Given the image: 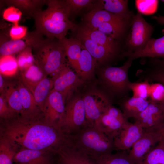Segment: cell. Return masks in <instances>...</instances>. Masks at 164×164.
<instances>
[{
    "instance_id": "6da1fadb",
    "label": "cell",
    "mask_w": 164,
    "mask_h": 164,
    "mask_svg": "<svg viewBox=\"0 0 164 164\" xmlns=\"http://www.w3.org/2000/svg\"><path fill=\"white\" fill-rule=\"evenodd\" d=\"M0 136L17 148L47 151L56 155L59 150L72 143L71 136L57 125L46 122L44 117L26 118L20 115L1 120Z\"/></svg>"
},
{
    "instance_id": "7a4b0ae2",
    "label": "cell",
    "mask_w": 164,
    "mask_h": 164,
    "mask_svg": "<svg viewBox=\"0 0 164 164\" xmlns=\"http://www.w3.org/2000/svg\"><path fill=\"white\" fill-rule=\"evenodd\" d=\"M46 9L32 16L36 30L47 38L61 40L70 30L74 31L77 25L69 19V8L66 0H48Z\"/></svg>"
},
{
    "instance_id": "3957f363",
    "label": "cell",
    "mask_w": 164,
    "mask_h": 164,
    "mask_svg": "<svg viewBox=\"0 0 164 164\" xmlns=\"http://www.w3.org/2000/svg\"><path fill=\"white\" fill-rule=\"evenodd\" d=\"M71 136L73 144L92 159L114 150L113 138L94 125L86 126Z\"/></svg>"
},
{
    "instance_id": "277c9868",
    "label": "cell",
    "mask_w": 164,
    "mask_h": 164,
    "mask_svg": "<svg viewBox=\"0 0 164 164\" xmlns=\"http://www.w3.org/2000/svg\"><path fill=\"white\" fill-rule=\"evenodd\" d=\"M32 50L35 63L47 76L53 77L66 65L64 50L59 39H43Z\"/></svg>"
},
{
    "instance_id": "5b68a950",
    "label": "cell",
    "mask_w": 164,
    "mask_h": 164,
    "mask_svg": "<svg viewBox=\"0 0 164 164\" xmlns=\"http://www.w3.org/2000/svg\"><path fill=\"white\" fill-rule=\"evenodd\" d=\"M133 60L128 58L120 67L105 66L100 69L99 78L104 88L110 95L123 98L130 90L128 74Z\"/></svg>"
},
{
    "instance_id": "8992f818",
    "label": "cell",
    "mask_w": 164,
    "mask_h": 164,
    "mask_svg": "<svg viewBox=\"0 0 164 164\" xmlns=\"http://www.w3.org/2000/svg\"><path fill=\"white\" fill-rule=\"evenodd\" d=\"M58 125L64 132L70 136L88 125L82 96L76 95L66 101Z\"/></svg>"
},
{
    "instance_id": "52a82bcc",
    "label": "cell",
    "mask_w": 164,
    "mask_h": 164,
    "mask_svg": "<svg viewBox=\"0 0 164 164\" xmlns=\"http://www.w3.org/2000/svg\"><path fill=\"white\" fill-rule=\"evenodd\" d=\"M153 28L138 12L134 15L128 32L125 38V46L128 53L136 52L143 49L151 39Z\"/></svg>"
},
{
    "instance_id": "ba28073f",
    "label": "cell",
    "mask_w": 164,
    "mask_h": 164,
    "mask_svg": "<svg viewBox=\"0 0 164 164\" xmlns=\"http://www.w3.org/2000/svg\"><path fill=\"white\" fill-rule=\"evenodd\" d=\"M88 125H94L109 105L111 100L107 94L100 90L92 89L82 96Z\"/></svg>"
},
{
    "instance_id": "9c48e42d",
    "label": "cell",
    "mask_w": 164,
    "mask_h": 164,
    "mask_svg": "<svg viewBox=\"0 0 164 164\" xmlns=\"http://www.w3.org/2000/svg\"><path fill=\"white\" fill-rule=\"evenodd\" d=\"M53 89L60 93L65 103L72 93L84 81L66 64L51 78Z\"/></svg>"
},
{
    "instance_id": "30bf717a",
    "label": "cell",
    "mask_w": 164,
    "mask_h": 164,
    "mask_svg": "<svg viewBox=\"0 0 164 164\" xmlns=\"http://www.w3.org/2000/svg\"><path fill=\"white\" fill-rule=\"evenodd\" d=\"M160 141L159 134L155 128H143V133L128 154L135 164H139Z\"/></svg>"
},
{
    "instance_id": "8fae6325",
    "label": "cell",
    "mask_w": 164,
    "mask_h": 164,
    "mask_svg": "<svg viewBox=\"0 0 164 164\" xmlns=\"http://www.w3.org/2000/svg\"><path fill=\"white\" fill-rule=\"evenodd\" d=\"M143 132L140 124L128 122L114 136V150L126 151L131 148Z\"/></svg>"
},
{
    "instance_id": "7c38bea8",
    "label": "cell",
    "mask_w": 164,
    "mask_h": 164,
    "mask_svg": "<svg viewBox=\"0 0 164 164\" xmlns=\"http://www.w3.org/2000/svg\"><path fill=\"white\" fill-rule=\"evenodd\" d=\"M43 35L36 30L28 32L24 38L19 40H7L0 44L1 56L13 55L26 48H33L43 38Z\"/></svg>"
},
{
    "instance_id": "4fadbf2b",
    "label": "cell",
    "mask_w": 164,
    "mask_h": 164,
    "mask_svg": "<svg viewBox=\"0 0 164 164\" xmlns=\"http://www.w3.org/2000/svg\"><path fill=\"white\" fill-rule=\"evenodd\" d=\"M65 104L61 94L52 89L45 104L43 113L44 120L50 124L58 125Z\"/></svg>"
},
{
    "instance_id": "5bb4252c",
    "label": "cell",
    "mask_w": 164,
    "mask_h": 164,
    "mask_svg": "<svg viewBox=\"0 0 164 164\" xmlns=\"http://www.w3.org/2000/svg\"><path fill=\"white\" fill-rule=\"evenodd\" d=\"M77 38L96 60L98 65L106 66V64L111 62L119 55V52L100 45L78 33Z\"/></svg>"
},
{
    "instance_id": "9a60e30c",
    "label": "cell",
    "mask_w": 164,
    "mask_h": 164,
    "mask_svg": "<svg viewBox=\"0 0 164 164\" xmlns=\"http://www.w3.org/2000/svg\"><path fill=\"white\" fill-rule=\"evenodd\" d=\"M148 100L149 104L145 109L134 117L135 121L143 128H154L164 122L160 103L150 99Z\"/></svg>"
},
{
    "instance_id": "2e32d148",
    "label": "cell",
    "mask_w": 164,
    "mask_h": 164,
    "mask_svg": "<svg viewBox=\"0 0 164 164\" xmlns=\"http://www.w3.org/2000/svg\"><path fill=\"white\" fill-rule=\"evenodd\" d=\"M54 155L45 151L21 149L15 154L14 162L16 164H54Z\"/></svg>"
},
{
    "instance_id": "e0dca14e",
    "label": "cell",
    "mask_w": 164,
    "mask_h": 164,
    "mask_svg": "<svg viewBox=\"0 0 164 164\" xmlns=\"http://www.w3.org/2000/svg\"><path fill=\"white\" fill-rule=\"evenodd\" d=\"M132 19H128L96 7L92 8L85 16V24L95 29H97L101 24L104 22L130 24Z\"/></svg>"
},
{
    "instance_id": "ac0fdd59",
    "label": "cell",
    "mask_w": 164,
    "mask_h": 164,
    "mask_svg": "<svg viewBox=\"0 0 164 164\" xmlns=\"http://www.w3.org/2000/svg\"><path fill=\"white\" fill-rule=\"evenodd\" d=\"M56 155L58 164H95L89 156L73 143L60 149Z\"/></svg>"
},
{
    "instance_id": "d6986e66",
    "label": "cell",
    "mask_w": 164,
    "mask_h": 164,
    "mask_svg": "<svg viewBox=\"0 0 164 164\" xmlns=\"http://www.w3.org/2000/svg\"><path fill=\"white\" fill-rule=\"evenodd\" d=\"M16 85L20 94L22 107V114L21 115L29 118L43 117V114L36 104L32 94L19 78Z\"/></svg>"
},
{
    "instance_id": "ffe728a7",
    "label": "cell",
    "mask_w": 164,
    "mask_h": 164,
    "mask_svg": "<svg viewBox=\"0 0 164 164\" xmlns=\"http://www.w3.org/2000/svg\"><path fill=\"white\" fill-rule=\"evenodd\" d=\"M77 33L100 45L119 53V42L97 29L93 28L85 24L79 28Z\"/></svg>"
},
{
    "instance_id": "44dd1931",
    "label": "cell",
    "mask_w": 164,
    "mask_h": 164,
    "mask_svg": "<svg viewBox=\"0 0 164 164\" xmlns=\"http://www.w3.org/2000/svg\"><path fill=\"white\" fill-rule=\"evenodd\" d=\"M123 56L133 60L144 57L164 59V36L157 39L151 38L142 50L134 53L124 52Z\"/></svg>"
},
{
    "instance_id": "7402d4cb",
    "label": "cell",
    "mask_w": 164,
    "mask_h": 164,
    "mask_svg": "<svg viewBox=\"0 0 164 164\" xmlns=\"http://www.w3.org/2000/svg\"><path fill=\"white\" fill-rule=\"evenodd\" d=\"M128 122L127 120L119 118L104 112L94 125L113 138L115 135Z\"/></svg>"
},
{
    "instance_id": "603a6c76",
    "label": "cell",
    "mask_w": 164,
    "mask_h": 164,
    "mask_svg": "<svg viewBox=\"0 0 164 164\" xmlns=\"http://www.w3.org/2000/svg\"><path fill=\"white\" fill-rule=\"evenodd\" d=\"M47 76L35 63L28 68L20 71L18 78L32 94L36 86Z\"/></svg>"
},
{
    "instance_id": "cb8c5ba5",
    "label": "cell",
    "mask_w": 164,
    "mask_h": 164,
    "mask_svg": "<svg viewBox=\"0 0 164 164\" xmlns=\"http://www.w3.org/2000/svg\"><path fill=\"white\" fill-rule=\"evenodd\" d=\"M59 40L63 47L70 65L78 75V61L83 47L80 41L77 38H67L66 37Z\"/></svg>"
},
{
    "instance_id": "d4e9b609",
    "label": "cell",
    "mask_w": 164,
    "mask_h": 164,
    "mask_svg": "<svg viewBox=\"0 0 164 164\" xmlns=\"http://www.w3.org/2000/svg\"><path fill=\"white\" fill-rule=\"evenodd\" d=\"M128 1L127 0H99L94 3V7L100 8L127 19H131L134 15L128 9Z\"/></svg>"
},
{
    "instance_id": "484cf974",
    "label": "cell",
    "mask_w": 164,
    "mask_h": 164,
    "mask_svg": "<svg viewBox=\"0 0 164 164\" xmlns=\"http://www.w3.org/2000/svg\"><path fill=\"white\" fill-rule=\"evenodd\" d=\"M149 104L148 100L132 97H125L121 100L120 106L125 118L126 119L135 117L143 111Z\"/></svg>"
},
{
    "instance_id": "4316f807",
    "label": "cell",
    "mask_w": 164,
    "mask_h": 164,
    "mask_svg": "<svg viewBox=\"0 0 164 164\" xmlns=\"http://www.w3.org/2000/svg\"><path fill=\"white\" fill-rule=\"evenodd\" d=\"M78 63V76L83 80H90L94 78L95 69L98 65L96 60L83 46Z\"/></svg>"
},
{
    "instance_id": "83f0119b",
    "label": "cell",
    "mask_w": 164,
    "mask_h": 164,
    "mask_svg": "<svg viewBox=\"0 0 164 164\" xmlns=\"http://www.w3.org/2000/svg\"><path fill=\"white\" fill-rule=\"evenodd\" d=\"M46 0H6L4 1L10 6H15L20 10L22 14L28 17H32L36 12L41 10L46 4Z\"/></svg>"
},
{
    "instance_id": "f1b7e54d",
    "label": "cell",
    "mask_w": 164,
    "mask_h": 164,
    "mask_svg": "<svg viewBox=\"0 0 164 164\" xmlns=\"http://www.w3.org/2000/svg\"><path fill=\"white\" fill-rule=\"evenodd\" d=\"M130 23L104 22L101 24L97 29L119 42L125 38Z\"/></svg>"
},
{
    "instance_id": "f546056e",
    "label": "cell",
    "mask_w": 164,
    "mask_h": 164,
    "mask_svg": "<svg viewBox=\"0 0 164 164\" xmlns=\"http://www.w3.org/2000/svg\"><path fill=\"white\" fill-rule=\"evenodd\" d=\"M53 87L52 80L47 77L40 82L33 91L32 94L35 100L43 113L45 103Z\"/></svg>"
},
{
    "instance_id": "4dcf8cb0",
    "label": "cell",
    "mask_w": 164,
    "mask_h": 164,
    "mask_svg": "<svg viewBox=\"0 0 164 164\" xmlns=\"http://www.w3.org/2000/svg\"><path fill=\"white\" fill-rule=\"evenodd\" d=\"M2 94L4 95L10 107L18 114L22 115V107L20 94L16 84L7 82L4 91Z\"/></svg>"
},
{
    "instance_id": "1f68e13d",
    "label": "cell",
    "mask_w": 164,
    "mask_h": 164,
    "mask_svg": "<svg viewBox=\"0 0 164 164\" xmlns=\"http://www.w3.org/2000/svg\"><path fill=\"white\" fill-rule=\"evenodd\" d=\"M18 151L8 139L0 136V164H12L14 157Z\"/></svg>"
},
{
    "instance_id": "d6a6232c",
    "label": "cell",
    "mask_w": 164,
    "mask_h": 164,
    "mask_svg": "<svg viewBox=\"0 0 164 164\" xmlns=\"http://www.w3.org/2000/svg\"><path fill=\"white\" fill-rule=\"evenodd\" d=\"M92 159L95 164H135L129 159L126 151L114 154L111 153Z\"/></svg>"
},
{
    "instance_id": "836d02e7",
    "label": "cell",
    "mask_w": 164,
    "mask_h": 164,
    "mask_svg": "<svg viewBox=\"0 0 164 164\" xmlns=\"http://www.w3.org/2000/svg\"><path fill=\"white\" fill-rule=\"evenodd\" d=\"M18 69L16 59L13 55L1 56L0 71L2 75H13L16 73Z\"/></svg>"
},
{
    "instance_id": "e575fe53",
    "label": "cell",
    "mask_w": 164,
    "mask_h": 164,
    "mask_svg": "<svg viewBox=\"0 0 164 164\" xmlns=\"http://www.w3.org/2000/svg\"><path fill=\"white\" fill-rule=\"evenodd\" d=\"M139 164H164V145L159 142Z\"/></svg>"
},
{
    "instance_id": "d590c367",
    "label": "cell",
    "mask_w": 164,
    "mask_h": 164,
    "mask_svg": "<svg viewBox=\"0 0 164 164\" xmlns=\"http://www.w3.org/2000/svg\"><path fill=\"white\" fill-rule=\"evenodd\" d=\"M32 50V47H27L18 53L16 59L20 71L28 68L35 63Z\"/></svg>"
},
{
    "instance_id": "8d00e7d4",
    "label": "cell",
    "mask_w": 164,
    "mask_h": 164,
    "mask_svg": "<svg viewBox=\"0 0 164 164\" xmlns=\"http://www.w3.org/2000/svg\"><path fill=\"white\" fill-rule=\"evenodd\" d=\"M151 68L139 72L138 73L140 77L144 80L150 82H156L160 83L164 86V70L152 67Z\"/></svg>"
},
{
    "instance_id": "74e56055",
    "label": "cell",
    "mask_w": 164,
    "mask_h": 164,
    "mask_svg": "<svg viewBox=\"0 0 164 164\" xmlns=\"http://www.w3.org/2000/svg\"><path fill=\"white\" fill-rule=\"evenodd\" d=\"M150 84L147 80L140 82H131L130 88L133 92V97L147 100L149 98Z\"/></svg>"
},
{
    "instance_id": "f35d334b",
    "label": "cell",
    "mask_w": 164,
    "mask_h": 164,
    "mask_svg": "<svg viewBox=\"0 0 164 164\" xmlns=\"http://www.w3.org/2000/svg\"><path fill=\"white\" fill-rule=\"evenodd\" d=\"M95 1L91 0H66L70 9V15L71 13L77 14L83 9L92 7L93 8Z\"/></svg>"
},
{
    "instance_id": "ab89813d",
    "label": "cell",
    "mask_w": 164,
    "mask_h": 164,
    "mask_svg": "<svg viewBox=\"0 0 164 164\" xmlns=\"http://www.w3.org/2000/svg\"><path fill=\"white\" fill-rule=\"evenodd\" d=\"M157 0H136L135 4L138 12L145 14H152L156 11Z\"/></svg>"
},
{
    "instance_id": "60d3db41",
    "label": "cell",
    "mask_w": 164,
    "mask_h": 164,
    "mask_svg": "<svg viewBox=\"0 0 164 164\" xmlns=\"http://www.w3.org/2000/svg\"><path fill=\"white\" fill-rule=\"evenodd\" d=\"M19 114L9 106L3 94L0 96V117L1 120H4L14 118Z\"/></svg>"
},
{
    "instance_id": "b9f144b4",
    "label": "cell",
    "mask_w": 164,
    "mask_h": 164,
    "mask_svg": "<svg viewBox=\"0 0 164 164\" xmlns=\"http://www.w3.org/2000/svg\"><path fill=\"white\" fill-rule=\"evenodd\" d=\"M149 98L159 103L164 102V86L158 82L150 84Z\"/></svg>"
},
{
    "instance_id": "7bdbcfd3",
    "label": "cell",
    "mask_w": 164,
    "mask_h": 164,
    "mask_svg": "<svg viewBox=\"0 0 164 164\" xmlns=\"http://www.w3.org/2000/svg\"><path fill=\"white\" fill-rule=\"evenodd\" d=\"M22 13L18 8L10 6L5 9L3 13L4 19L12 23L14 25H18Z\"/></svg>"
},
{
    "instance_id": "ee69618b",
    "label": "cell",
    "mask_w": 164,
    "mask_h": 164,
    "mask_svg": "<svg viewBox=\"0 0 164 164\" xmlns=\"http://www.w3.org/2000/svg\"><path fill=\"white\" fill-rule=\"evenodd\" d=\"M27 28L25 26L13 25L9 31L10 39L17 40L24 38L27 34Z\"/></svg>"
},
{
    "instance_id": "f6af8a7d",
    "label": "cell",
    "mask_w": 164,
    "mask_h": 164,
    "mask_svg": "<svg viewBox=\"0 0 164 164\" xmlns=\"http://www.w3.org/2000/svg\"><path fill=\"white\" fill-rule=\"evenodd\" d=\"M154 128L159 134L160 138L159 142L164 145V122Z\"/></svg>"
},
{
    "instance_id": "bcb514c9",
    "label": "cell",
    "mask_w": 164,
    "mask_h": 164,
    "mask_svg": "<svg viewBox=\"0 0 164 164\" xmlns=\"http://www.w3.org/2000/svg\"><path fill=\"white\" fill-rule=\"evenodd\" d=\"M151 63L152 65H153V67L164 70V59L153 58Z\"/></svg>"
},
{
    "instance_id": "7dc6e473",
    "label": "cell",
    "mask_w": 164,
    "mask_h": 164,
    "mask_svg": "<svg viewBox=\"0 0 164 164\" xmlns=\"http://www.w3.org/2000/svg\"><path fill=\"white\" fill-rule=\"evenodd\" d=\"M7 82H6L3 77V75L0 73V92L2 94L4 91Z\"/></svg>"
},
{
    "instance_id": "c3c4849f",
    "label": "cell",
    "mask_w": 164,
    "mask_h": 164,
    "mask_svg": "<svg viewBox=\"0 0 164 164\" xmlns=\"http://www.w3.org/2000/svg\"><path fill=\"white\" fill-rule=\"evenodd\" d=\"M152 18L155 20L158 23L161 24H164V16H153Z\"/></svg>"
},
{
    "instance_id": "681fc988",
    "label": "cell",
    "mask_w": 164,
    "mask_h": 164,
    "mask_svg": "<svg viewBox=\"0 0 164 164\" xmlns=\"http://www.w3.org/2000/svg\"><path fill=\"white\" fill-rule=\"evenodd\" d=\"M160 104L163 113L164 122V102L160 103Z\"/></svg>"
},
{
    "instance_id": "f907efd6",
    "label": "cell",
    "mask_w": 164,
    "mask_h": 164,
    "mask_svg": "<svg viewBox=\"0 0 164 164\" xmlns=\"http://www.w3.org/2000/svg\"><path fill=\"white\" fill-rule=\"evenodd\" d=\"M161 1L164 3V0H161Z\"/></svg>"
}]
</instances>
